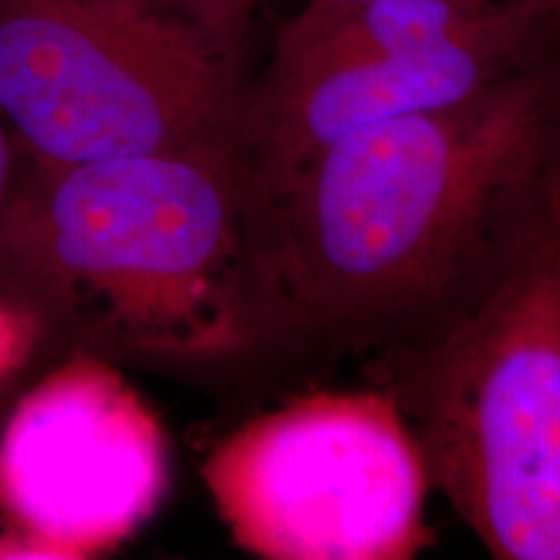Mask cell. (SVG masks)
Here are the masks:
<instances>
[{
  "label": "cell",
  "instance_id": "obj_12",
  "mask_svg": "<svg viewBox=\"0 0 560 560\" xmlns=\"http://www.w3.org/2000/svg\"><path fill=\"white\" fill-rule=\"evenodd\" d=\"M319 3H348V0H319Z\"/></svg>",
  "mask_w": 560,
  "mask_h": 560
},
{
  "label": "cell",
  "instance_id": "obj_5",
  "mask_svg": "<svg viewBox=\"0 0 560 560\" xmlns=\"http://www.w3.org/2000/svg\"><path fill=\"white\" fill-rule=\"evenodd\" d=\"M202 480L231 540L265 560H410L433 545L423 452L384 384L249 418Z\"/></svg>",
  "mask_w": 560,
  "mask_h": 560
},
{
  "label": "cell",
  "instance_id": "obj_6",
  "mask_svg": "<svg viewBox=\"0 0 560 560\" xmlns=\"http://www.w3.org/2000/svg\"><path fill=\"white\" fill-rule=\"evenodd\" d=\"M166 467L149 405L109 361L73 350L0 436V506L52 556H96L149 522Z\"/></svg>",
  "mask_w": 560,
  "mask_h": 560
},
{
  "label": "cell",
  "instance_id": "obj_3",
  "mask_svg": "<svg viewBox=\"0 0 560 560\" xmlns=\"http://www.w3.org/2000/svg\"><path fill=\"white\" fill-rule=\"evenodd\" d=\"M380 371L482 548L560 560V198L465 319Z\"/></svg>",
  "mask_w": 560,
  "mask_h": 560
},
{
  "label": "cell",
  "instance_id": "obj_11",
  "mask_svg": "<svg viewBox=\"0 0 560 560\" xmlns=\"http://www.w3.org/2000/svg\"><path fill=\"white\" fill-rule=\"evenodd\" d=\"M506 3L560 45V0H506Z\"/></svg>",
  "mask_w": 560,
  "mask_h": 560
},
{
  "label": "cell",
  "instance_id": "obj_1",
  "mask_svg": "<svg viewBox=\"0 0 560 560\" xmlns=\"http://www.w3.org/2000/svg\"><path fill=\"white\" fill-rule=\"evenodd\" d=\"M247 198L280 342L376 359L465 319L560 198V45L446 109L353 132Z\"/></svg>",
  "mask_w": 560,
  "mask_h": 560
},
{
  "label": "cell",
  "instance_id": "obj_10",
  "mask_svg": "<svg viewBox=\"0 0 560 560\" xmlns=\"http://www.w3.org/2000/svg\"><path fill=\"white\" fill-rule=\"evenodd\" d=\"M26 153L21 151L16 138L11 136L9 125L0 120V229H3L5 215L16 198L21 174H24Z\"/></svg>",
  "mask_w": 560,
  "mask_h": 560
},
{
  "label": "cell",
  "instance_id": "obj_4",
  "mask_svg": "<svg viewBox=\"0 0 560 560\" xmlns=\"http://www.w3.org/2000/svg\"><path fill=\"white\" fill-rule=\"evenodd\" d=\"M247 55L151 0H0V120L47 166L236 143Z\"/></svg>",
  "mask_w": 560,
  "mask_h": 560
},
{
  "label": "cell",
  "instance_id": "obj_9",
  "mask_svg": "<svg viewBox=\"0 0 560 560\" xmlns=\"http://www.w3.org/2000/svg\"><path fill=\"white\" fill-rule=\"evenodd\" d=\"M151 3L185 13L219 39L249 50V34L260 0H151Z\"/></svg>",
  "mask_w": 560,
  "mask_h": 560
},
{
  "label": "cell",
  "instance_id": "obj_8",
  "mask_svg": "<svg viewBox=\"0 0 560 560\" xmlns=\"http://www.w3.org/2000/svg\"><path fill=\"white\" fill-rule=\"evenodd\" d=\"M503 13V0H310L278 32L268 68L439 50L493 30Z\"/></svg>",
  "mask_w": 560,
  "mask_h": 560
},
{
  "label": "cell",
  "instance_id": "obj_7",
  "mask_svg": "<svg viewBox=\"0 0 560 560\" xmlns=\"http://www.w3.org/2000/svg\"><path fill=\"white\" fill-rule=\"evenodd\" d=\"M503 5L493 30L439 50L293 70L265 66L252 79L236 136L244 177L270 185L353 132L454 107L556 42Z\"/></svg>",
  "mask_w": 560,
  "mask_h": 560
},
{
  "label": "cell",
  "instance_id": "obj_2",
  "mask_svg": "<svg viewBox=\"0 0 560 560\" xmlns=\"http://www.w3.org/2000/svg\"><path fill=\"white\" fill-rule=\"evenodd\" d=\"M0 301L39 346L213 366L280 342L236 143L75 166L26 156L0 229Z\"/></svg>",
  "mask_w": 560,
  "mask_h": 560
}]
</instances>
